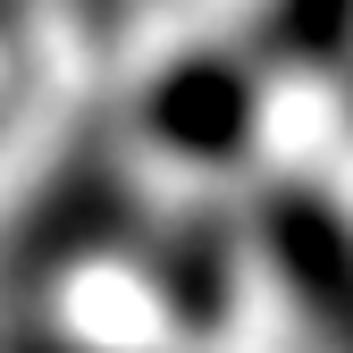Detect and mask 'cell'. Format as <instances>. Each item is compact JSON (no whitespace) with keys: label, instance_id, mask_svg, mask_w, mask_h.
<instances>
[{"label":"cell","instance_id":"7a4b0ae2","mask_svg":"<svg viewBox=\"0 0 353 353\" xmlns=\"http://www.w3.org/2000/svg\"><path fill=\"white\" fill-rule=\"evenodd\" d=\"M152 135L185 160H236L252 135V76L228 59H176L152 93Z\"/></svg>","mask_w":353,"mask_h":353},{"label":"cell","instance_id":"5b68a950","mask_svg":"<svg viewBox=\"0 0 353 353\" xmlns=\"http://www.w3.org/2000/svg\"><path fill=\"white\" fill-rule=\"evenodd\" d=\"M270 42H278L286 59H303V68L336 59L345 42H353V0H278V17H270Z\"/></svg>","mask_w":353,"mask_h":353},{"label":"cell","instance_id":"3957f363","mask_svg":"<svg viewBox=\"0 0 353 353\" xmlns=\"http://www.w3.org/2000/svg\"><path fill=\"white\" fill-rule=\"evenodd\" d=\"M126 219H135V202H126L118 168L84 160V168H68L59 185L42 194L34 228H26V244H17V261H26V270H68V261L118 244V236H126Z\"/></svg>","mask_w":353,"mask_h":353},{"label":"cell","instance_id":"277c9868","mask_svg":"<svg viewBox=\"0 0 353 353\" xmlns=\"http://www.w3.org/2000/svg\"><path fill=\"white\" fill-rule=\"evenodd\" d=\"M160 294L185 328H219L228 320V236L210 219H176L160 244Z\"/></svg>","mask_w":353,"mask_h":353},{"label":"cell","instance_id":"8992f818","mask_svg":"<svg viewBox=\"0 0 353 353\" xmlns=\"http://www.w3.org/2000/svg\"><path fill=\"white\" fill-rule=\"evenodd\" d=\"M9 353H93V345H59V336H26V345H9Z\"/></svg>","mask_w":353,"mask_h":353},{"label":"cell","instance_id":"6da1fadb","mask_svg":"<svg viewBox=\"0 0 353 353\" xmlns=\"http://www.w3.org/2000/svg\"><path fill=\"white\" fill-rule=\"evenodd\" d=\"M261 244H270L278 278L294 286L303 320L328 336V353H353V228L303 185L261 194Z\"/></svg>","mask_w":353,"mask_h":353}]
</instances>
